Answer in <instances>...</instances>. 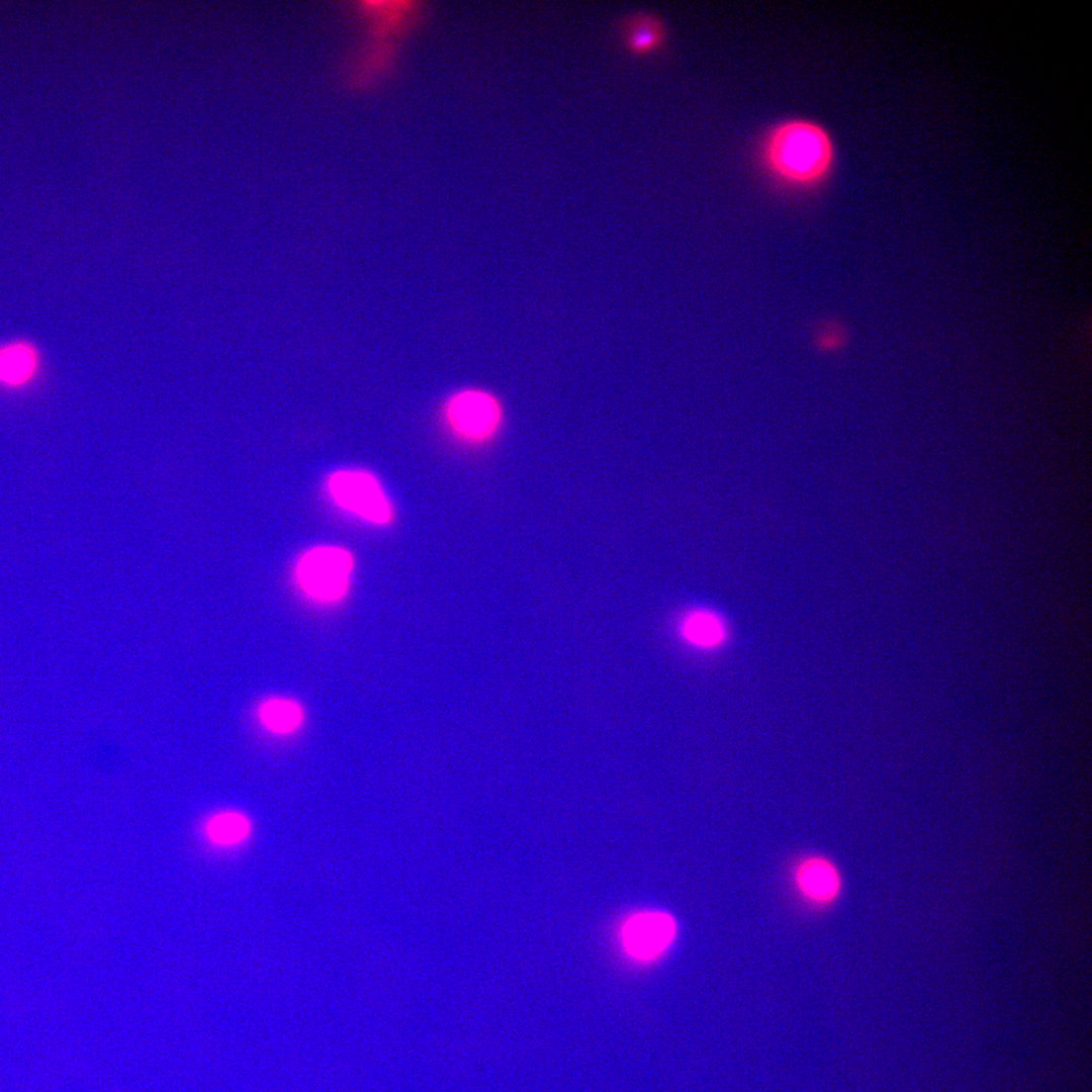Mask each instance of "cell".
Masks as SVG:
<instances>
[{
    "label": "cell",
    "mask_w": 1092,
    "mask_h": 1092,
    "mask_svg": "<svg viewBox=\"0 0 1092 1092\" xmlns=\"http://www.w3.org/2000/svg\"><path fill=\"white\" fill-rule=\"evenodd\" d=\"M445 416L453 433L469 442H481L496 430L500 413L490 395L466 390L453 395L447 402Z\"/></svg>",
    "instance_id": "cell-4"
},
{
    "label": "cell",
    "mask_w": 1092,
    "mask_h": 1092,
    "mask_svg": "<svg viewBox=\"0 0 1092 1092\" xmlns=\"http://www.w3.org/2000/svg\"><path fill=\"white\" fill-rule=\"evenodd\" d=\"M332 500L342 510L373 525H386L392 518L390 503L379 481L363 470H339L327 480Z\"/></svg>",
    "instance_id": "cell-3"
},
{
    "label": "cell",
    "mask_w": 1092,
    "mask_h": 1092,
    "mask_svg": "<svg viewBox=\"0 0 1092 1092\" xmlns=\"http://www.w3.org/2000/svg\"><path fill=\"white\" fill-rule=\"evenodd\" d=\"M674 933L675 924L668 914L640 912L631 916L623 925V946L635 959L651 960L668 947Z\"/></svg>",
    "instance_id": "cell-5"
},
{
    "label": "cell",
    "mask_w": 1092,
    "mask_h": 1092,
    "mask_svg": "<svg viewBox=\"0 0 1092 1092\" xmlns=\"http://www.w3.org/2000/svg\"><path fill=\"white\" fill-rule=\"evenodd\" d=\"M795 882L805 898L818 904L832 901L840 888L835 867L819 856L805 858L798 864Z\"/></svg>",
    "instance_id": "cell-7"
},
{
    "label": "cell",
    "mask_w": 1092,
    "mask_h": 1092,
    "mask_svg": "<svg viewBox=\"0 0 1092 1092\" xmlns=\"http://www.w3.org/2000/svg\"><path fill=\"white\" fill-rule=\"evenodd\" d=\"M205 832L211 842L231 846L246 838L250 832V823L242 814L222 812L208 820Z\"/></svg>",
    "instance_id": "cell-11"
},
{
    "label": "cell",
    "mask_w": 1092,
    "mask_h": 1092,
    "mask_svg": "<svg viewBox=\"0 0 1092 1092\" xmlns=\"http://www.w3.org/2000/svg\"><path fill=\"white\" fill-rule=\"evenodd\" d=\"M259 719L268 730L277 734H287L300 725L302 712L293 701L274 698L262 703L259 708Z\"/></svg>",
    "instance_id": "cell-10"
},
{
    "label": "cell",
    "mask_w": 1092,
    "mask_h": 1092,
    "mask_svg": "<svg viewBox=\"0 0 1092 1092\" xmlns=\"http://www.w3.org/2000/svg\"><path fill=\"white\" fill-rule=\"evenodd\" d=\"M679 632L684 640L697 649L714 651L724 645L728 627L720 614L708 608L689 612L680 622Z\"/></svg>",
    "instance_id": "cell-8"
},
{
    "label": "cell",
    "mask_w": 1092,
    "mask_h": 1092,
    "mask_svg": "<svg viewBox=\"0 0 1092 1092\" xmlns=\"http://www.w3.org/2000/svg\"><path fill=\"white\" fill-rule=\"evenodd\" d=\"M350 552L337 546H316L299 558L296 581L302 593L321 604L341 600L349 586L353 570Z\"/></svg>",
    "instance_id": "cell-2"
},
{
    "label": "cell",
    "mask_w": 1092,
    "mask_h": 1092,
    "mask_svg": "<svg viewBox=\"0 0 1092 1092\" xmlns=\"http://www.w3.org/2000/svg\"><path fill=\"white\" fill-rule=\"evenodd\" d=\"M760 160L779 182L801 189L816 187L832 171L835 147L818 122L790 118L772 125L763 136Z\"/></svg>",
    "instance_id": "cell-1"
},
{
    "label": "cell",
    "mask_w": 1092,
    "mask_h": 1092,
    "mask_svg": "<svg viewBox=\"0 0 1092 1092\" xmlns=\"http://www.w3.org/2000/svg\"><path fill=\"white\" fill-rule=\"evenodd\" d=\"M622 33L631 51L648 53L662 46L666 30L664 24L655 15L636 13L623 21Z\"/></svg>",
    "instance_id": "cell-9"
},
{
    "label": "cell",
    "mask_w": 1092,
    "mask_h": 1092,
    "mask_svg": "<svg viewBox=\"0 0 1092 1092\" xmlns=\"http://www.w3.org/2000/svg\"><path fill=\"white\" fill-rule=\"evenodd\" d=\"M40 356L32 343L11 340L0 344V386L19 388L38 373Z\"/></svg>",
    "instance_id": "cell-6"
}]
</instances>
